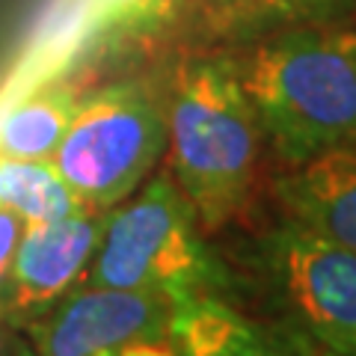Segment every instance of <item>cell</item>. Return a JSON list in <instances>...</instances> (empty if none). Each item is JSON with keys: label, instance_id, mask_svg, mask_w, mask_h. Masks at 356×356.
Listing matches in <instances>:
<instances>
[{"label": "cell", "instance_id": "1", "mask_svg": "<svg viewBox=\"0 0 356 356\" xmlns=\"http://www.w3.org/2000/svg\"><path fill=\"white\" fill-rule=\"evenodd\" d=\"M259 128L288 166L356 152V33L309 24L259 44L238 63Z\"/></svg>", "mask_w": 356, "mask_h": 356}, {"label": "cell", "instance_id": "2", "mask_svg": "<svg viewBox=\"0 0 356 356\" xmlns=\"http://www.w3.org/2000/svg\"><path fill=\"white\" fill-rule=\"evenodd\" d=\"M259 134L238 63L199 57L178 69L166 104V143L172 178L202 232L229 226L247 208L259 170Z\"/></svg>", "mask_w": 356, "mask_h": 356}, {"label": "cell", "instance_id": "3", "mask_svg": "<svg viewBox=\"0 0 356 356\" xmlns=\"http://www.w3.org/2000/svg\"><path fill=\"white\" fill-rule=\"evenodd\" d=\"M83 285L158 294L170 303L226 297L232 273L211 247L172 175H154L122 208H110Z\"/></svg>", "mask_w": 356, "mask_h": 356}, {"label": "cell", "instance_id": "4", "mask_svg": "<svg viewBox=\"0 0 356 356\" xmlns=\"http://www.w3.org/2000/svg\"><path fill=\"white\" fill-rule=\"evenodd\" d=\"M163 149L161 98L140 81H119L81 98L51 161L86 208L110 211L143 184Z\"/></svg>", "mask_w": 356, "mask_h": 356}, {"label": "cell", "instance_id": "5", "mask_svg": "<svg viewBox=\"0 0 356 356\" xmlns=\"http://www.w3.org/2000/svg\"><path fill=\"white\" fill-rule=\"evenodd\" d=\"M252 255L291 327L330 353L356 356L353 250L285 217L259 238Z\"/></svg>", "mask_w": 356, "mask_h": 356}, {"label": "cell", "instance_id": "6", "mask_svg": "<svg viewBox=\"0 0 356 356\" xmlns=\"http://www.w3.org/2000/svg\"><path fill=\"white\" fill-rule=\"evenodd\" d=\"M166 318L170 300L158 294L77 285L21 330L39 356H102L131 341L166 339Z\"/></svg>", "mask_w": 356, "mask_h": 356}, {"label": "cell", "instance_id": "7", "mask_svg": "<svg viewBox=\"0 0 356 356\" xmlns=\"http://www.w3.org/2000/svg\"><path fill=\"white\" fill-rule=\"evenodd\" d=\"M104 220L107 214L102 217V211L81 208L60 220L24 226L9 285L0 300L18 330L42 318L65 294L83 285L89 261L102 241Z\"/></svg>", "mask_w": 356, "mask_h": 356}, {"label": "cell", "instance_id": "8", "mask_svg": "<svg viewBox=\"0 0 356 356\" xmlns=\"http://www.w3.org/2000/svg\"><path fill=\"white\" fill-rule=\"evenodd\" d=\"M273 193L288 217L356 252V152H327L291 166Z\"/></svg>", "mask_w": 356, "mask_h": 356}, {"label": "cell", "instance_id": "9", "mask_svg": "<svg viewBox=\"0 0 356 356\" xmlns=\"http://www.w3.org/2000/svg\"><path fill=\"white\" fill-rule=\"evenodd\" d=\"M356 0H193L199 36L214 42H259L273 33L332 24Z\"/></svg>", "mask_w": 356, "mask_h": 356}, {"label": "cell", "instance_id": "10", "mask_svg": "<svg viewBox=\"0 0 356 356\" xmlns=\"http://www.w3.org/2000/svg\"><path fill=\"white\" fill-rule=\"evenodd\" d=\"M81 95L69 83H48L15 104L0 122V154L21 161H51L63 143Z\"/></svg>", "mask_w": 356, "mask_h": 356}, {"label": "cell", "instance_id": "11", "mask_svg": "<svg viewBox=\"0 0 356 356\" xmlns=\"http://www.w3.org/2000/svg\"><path fill=\"white\" fill-rule=\"evenodd\" d=\"M259 330V321L247 318L226 297L214 294L170 303V318H166V341L178 356H222L250 341Z\"/></svg>", "mask_w": 356, "mask_h": 356}, {"label": "cell", "instance_id": "12", "mask_svg": "<svg viewBox=\"0 0 356 356\" xmlns=\"http://www.w3.org/2000/svg\"><path fill=\"white\" fill-rule=\"evenodd\" d=\"M0 208L27 222H48L86 208L54 161H21L0 154Z\"/></svg>", "mask_w": 356, "mask_h": 356}, {"label": "cell", "instance_id": "13", "mask_svg": "<svg viewBox=\"0 0 356 356\" xmlns=\"http://www.w3.org/2000/svg\"><path fill=\"white\" fill-rule=\"evenodd\" d=\"M89 3L95 15V42H125L161 30L181 0H89Z\"/></svg>", "mask_w": 356, "mask_h": 356}, {"label": "cell", "instance_id": "14", "mask_svg": "<svg viewBox=\"0 0 356 356\" xmlns=\"http://www.w3.org/2000/svg\"><path fill=\"white\" fill-rule=\"evenodd\" d=\"M222 356H321L312 348V339L297 327H264L250 341L232 348Z\"/></svg>", "mask_w": 356, "mask_h": 356}, {"label": "cell", "instance_id": "15", "mask_svg": "<svg viewBox=\"0 0 356 356\" xmlns=\"http://www.w3.org/2000/svg\"><path fill=\"white\" fill-rule=\"evenodd\" d=\"M27 222L18 214H13L9 208H0V300L9 285V273H13V261L18 252V241L24 235Z\"/></svg>", "mask_w": 356, "mask_h": 356}, {"label": "cell", "instance_id": "16", "mask_svg": "<svg viewBox=\"0 0 356 356\" xmlns=\"http://www.w3.org/2000/svg\"><path fill=\"white\" fill-rule=\"evenodd\" d=\"M116 356H178V353L170 341L158 339V341H131Z\"/></svg>", "mask_w": 356, "mask_h": 356}, {"label": "cell", "instance_id": "17", "mask_svg": "<svg viewBox=\"0 0 356 356\" xmlns=\"http://www.w3.org/2000/svg\"><path fill=\"white\" fill-rule=\"evenodd\" d=\"M15 339H18V327L9 321L3 306H0V356H13Z\"/></svg>", "mask_w": 356, "mask_h": 356}, {"label": "cell", "instance_id": "18", "mask_svg": "<svg viewBox=\"0 0 356 356\" xmlns=\"http://www.w3.org/2000/svg\"><path fill=\"white\" fill-rule=\"evenodd\" d=\"M13 356H39V353L33 350V344L27 341V336H18L15 339V348H13Z\"/></svg>", "mask_w": 356, "mask_h": 356}, {"label": "cell", "instance_id": "19", "mask_svg": "<svg viewBox=\"0 0 356 356\" xmlns=\"http://www.w3.org/2000/svg\"><path fill=\"white\" fill-rule=\"evenodd\" d=\"M321 356H336V353H330V350H321Z\"/></svg>", "mask_w": 356, "mask_h": 356}, {"label": "cell", "instance_id": "20", "mask_svg": "<svg viewBox=\"0 0 356 356\" xmlns=\"http://www.w3.org/2000/svg\"><path fill=\"white\" fill-rule=\"evenodd\" d=\"M102 356H116V353H102Z\"/></svg>", "mask_w": 356, "mask_h": 356}]
</instances>
